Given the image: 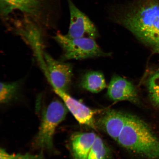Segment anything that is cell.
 <instances>
[{"label": "cell", "mask_w": 159, "mask_h": 159, "mask_svg": "<svg viewBox=\"0 0 159 159\" xmlns=\"http://www.w3.org/2000/svg\"><path fill=\"white\" fill-rule=\"evenodd\" d=\"M115 21L159 55V0H134L119 8Z\"/></svg>", "instance_id": "obj_1"}, {"label": "cell", "mask_w": 159, "mask_h": 159, "mask_svg": "<svg viewBox=\"0 0 159 159\" xmlns=\"http://www.w3.org/2000/svg\"><path fill=\"white\" fill-rule=\"evenodd\" d=\"M61 0H1V13L7 16L14 11L43 31L57 27L61 10Z\"/></svg>", "instance_id": "obj_2"}, {"label": "cell", "mask_w": 159, "mask_h": 159, "mask_svg": "<svg viewBox=\"0 0 159 159\" xmlns=\"http://www.w3.org/2000/svg\"><path fill=\"white\" fill-rule=\"evenodd\" d=\"M116 142L134 153L149 159H159V140L146 123L127 114L126 123Z\"/></svg>", "instance_id": "obj_3"}, {"label": "cell", "mask_w": 159, "mask_h": 159, "mask_svg": "<svg viewBox=\"0 0 159 159\" xmlns=\"http://www.w3.org/2000/svg\"><path fill=\"white\" fill-rule=\"evenodd\" d=\"M64 103L53 101L43 111L39 132L34 140L35 148L51 152L54 149L53 136L57 127L64 120L68 111Z\"/></svg>", "instance_id": "obj_4"}, {"label": "cell", "mask_w": 159, "mask_h": 159, "mask_svg": "<svg viewBox=\"0 0 159 159\" xmlns=\"http://www.w3.org/2000/svg\"><path fill=\"white\" fill-rule=\"evenodd\" d=\"M53 38L62 48L65 59L81 60L110 55V53L105 52L101 49L94 39H70L60 33Z\"/></svg>", "instance_id": "obj_5"}, {"label": "cell", "mask_w": 159, "mask_h": 159, "mask_svg": "<svg viewBox=\"0 0 159 159\" xmlns=\"http://www.w3.org/2000/svg\"><path fill=\"white\" fill-rule=\"evenodd\" d=\"M17 23L16 32L29 45L45 76L47 77V71L44 59L43 41V30L32 22L24 18Z\"/></svg>", "instance_id": "obj_6"}, {"label": "cell", "mask_w": 159, "mask_h": 159, "mask_svg": "<svg viewBox=\"0 0 159 159\" xmlns=\"http://www.w3.org/2000/svg\"><path fill=\"white\" fill-rule=\"evenodd\" d=\"M70 13V24L66 35L75 39L88 38L95 39L99 37L98 30L91 20L81 11L72 0H67Z\"/></svg>", "instance_id": "obj_7"}, {"label": "cell", "mask_w": 159, "mask_h": 159, "mask_svg": "<svg viewBox=\"0 0 159 159\" xmlns=\"http://www.w3.org/2000/svg\"><path fill=\"white\" fill-rule=\"evenodd\" d=\"M44 59L48 77L53 89L68 93L73 76V69L68 63L57 60L44 52Z\"/></svg>", "instance_id": "obj_8"}, {"label": "cell", "mask_w": 159, "mask_h": 159, "mask_svg": "<svg viewBox=\"0 0 159 159\" xmlns=\"http://www.w3.org/2000/svg\"><path fill=\"white\" fill-rule=\"evenodd\" d=\"M55 92L60 97L67 109L80 124L96 129L95 115L97 111L93 110L77 99L73 98L68 93L53 89Z\"/></svg>", "instance_id": "obj_9"}, {"label": "cell", "mask_w": 159, "mask_h": 159, "mask_svg": "<svg viewBox=\"0 0 159 159\" xmlns=\"http://www.w3.org/2000/svg\"><path fill=\"white\" fill-rule=\"evenodd\" d=\"M107 94L115 102L128 101L136 104L140 103L138 91L134 85L130 81L119 75L112 77Z\"/></svg>", "instance_id": "obj_10"}, {"label": "cell", "mask_w": 159, "mask_h": 159, "mask_svg": "<svg viewBox=\"0 0 159 159\" xmlns=\"http://www.w3.org/2000/svg\"><path fill=\"white\" fill-rule=\"evenodd\" d=\"M127 115L126 113L109 109L101 115L98 122L107 134L116 142L126 123Z\"/></svg>", "instance_id": "obj_11"}, {"label": "cell", "mask_w": 159, "mask_h": 159, "mask_svg": "<svg viewBox=\"0 0 159 159\" xmlns=\"http://www.w3.org/2000/svg\"><path fill=\"white\" fill-rule=\"evenodd\" d=\"M97 136L92 132L77 133L72 136L71 145L74 159H88Z\"/></svg>", "instance_id": "obj_12"}, {"label": "cell", "mask_w": 159, "mask_h": 159, "mask_svg": "<svg viewBox=\"0 0 159 159\" xmlns=\"http://www.w3.org/2000/svg\"><path fill=\"white\" fill-rule=\"evenodd\" d=\"M80 85L83 89L93 93H98L107 87L104 75L99 71H89L84 75Z\"/></svg>", "instance_id": "obj_13"}, {"label": "cell", "mask_w": 159, "mask_h": 159, "mask_svg": "<svg viewBox=\"0 0 159 159\" xmlns=\"http://www.w3.org/2000/svg\"><path fill=\"white\" fill-rule=\"evenodd\" d=\"M20 87L19 81L11 82H1L0 102L2 104H7L11 102L18 92Z\"/></svg>", "instance_id": "obj_14"}, {"label": "cell", "mask_w": 159, "mask_h": 159, "mask_svg": "<svg viewBox=\"0 0 159 159\" xmlns=\"http://www.w3.org/2000/svg\"><path fill=\"white\" fill-rule=\"evenodd\" d=\"M147 87L151 102L155 106L159 107V70L149 76Z\"/></svg>", "instance_id": "obj_15"}, {"label": "cell", "mask_w": 159, "mask_h": 159, "mask_svg": "<svg viewBox=\"0 0 159 159\" xmlns=\"http://www.w3.org/2000/svg\"><path fill=\"white\" fill-rule=\"evenodd\" d=\"M107 154V149L104 142L97 135L89 152L88 159H105Z\"/></svg>", "instance_id": "obj_16"}, {"label": "cell", "mask_w": 159, "mask_h": 159, "mask_svg": "<svg viewBox=\"0 0 159 159\" xmlns=\"http://www.w3.org/2000/svg\"><path fill=\"white\" fill-rule=\"evenodd\" d=\"M0 159H45L43 152L39 154H10L3 148L0 150Z\"/></svg>", "instance_id": "obj_17"}]
</instances>
